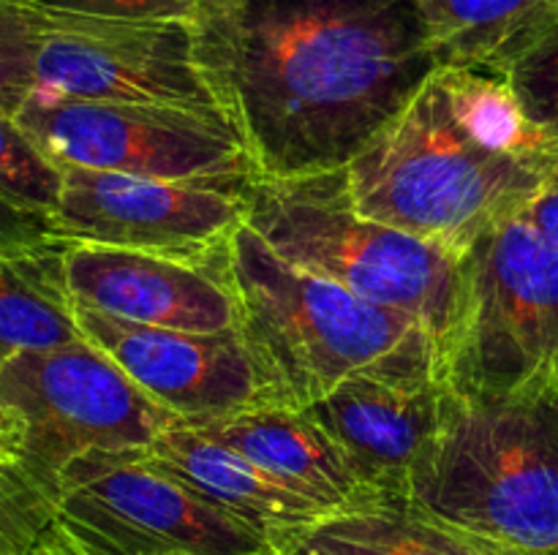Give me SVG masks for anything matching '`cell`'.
<instances>
[{"instance_id":"8992f818","label":"cell","mask_w":558,"mask_h":555,"mask_svg":"<svg viewBox=\"0 0 558 555\" xmlns=\"http://www.w3.org/2000/svg\"><path fill=\"white\" fill-rule=\"evenodd\" d=\"M16 123L60 169H98L240 194L256 180L243 139L218 107L87 101L33 90Z\"/></svg>"},{"instance_id":"ffe728a7","label":"cell","mask_w":558,"mask_h":555,"mask_svg":"<svg viewBox=\"0 0 558 555\" xmlns=\"http://www.w3.org/2000/svg\"><path fill=\"white\" fill-rule=\"evenodd\" d=\"M63 190V169L44 156L16 118L0 114V199L52 218Z\"/></svg>"},{"instance_id":"4fadbf2b","label":"cell","mask_w":558,"mask_h":555,"mask_svg":"<svg viewBox=\"0 0 558 555\" xmlns=\"http://www.w3.org/2000/svg\"><path fill=\"white\" fill-rule=\"evenodd\" d=\"M65 275L76 305L129 324L180 332L238 330V303L221 267L69 243Z\"/></svg>"},{"instance_id":"52a82bcc","label":"cell","mask_w":558,"mask_h":555,"mask_svg":"<svg viewBox=\"0 0 558 555\" xmlns=\"http://www.w3.org/2000/svg\"><path fill=\"white\" fill-rule=\"evenodd\" d=\"M558 379V245L523 215L463 254V310L447 386L505 395Z\"/></svg>"},{"instance_id":"4316f807","label":"cell","mask_w":558,"mask_h":555,"mask_svg":"<svg viewBox=\"0 0 558 555\" xmlns=\"http://www.w3.org/2000/svg\"><path fill=\"white\" fill-rule=\"evenodd\" d=\"M523 218H526L539 234H545L550 243L558 245V183L548 185V188L526 207Z\"/></svg>"},{"instance_id":"5bb4252c","label":"cell","mask_w":558,"mask_h":555,"mask_svg":"<svg viewBox=\"0 0 558 555\" xmlns=\"http://www.w3.org/2000/svg\"><path fill=\"white\" fill-rule=\"evenodd\" d=\"M447 381L357 375L308 411L379 498H407L409 477L434 441Z\"/></svg>"},{"instance_id":"6da1fadb","label":"cell","mask_w":558,"mask_h":555,"mask_svg":"<svg viewBox=\"0 0 558 555\" xmlns=\"http://www.w3.org/2000/svg\"><path fill=\"white\" fill-rule=\"evenodd\" d=\"M189 25L256 177L347 169L439 69L417 0H216Z\"/></svg>"},{"instance_id":"30bf717a","label":"cell","mask_w":558,"mask_h":555,"mask_svg":"<svg viewBox=\"0 0 558 555\" xmlns=\"http://www.w3.org/2000/svg\"><path fill=\"white\" fill-rule=\"evenodd\" d=\"M243 221L240 190L82 166H63L52 212L54 234L65 243L142 250L202 267H221L229 237Z\"/></svg>"},{"instance_id":"83f0119b","label":"cell","mask_w":558,"mask_h":555,"mask_svg":"<svg viewBox=\"0 0 558 555\" xmlns=\"http://www.w3.org/2000/svg\"><path fill=\"white\" fill-rule=\"evenodd\" d=\"M16 460V446H14V435H11L9 422H5L3 411H0V471L9 466H14Z\"/></svg>"},{"instance_id":"277c9868","label":"cell","mask_w":558,"mask_h":555,"mask_svg":"<svg viewBox=\"0 0 558 555\" xmlns=\"http://www.w3.org/2000/svg\"><path fill=\"white\" fill-rule=\"evenodd\" d=\"M407 498L532 555H558V379L505 395L445 390Z\"/></svg>"},{"instance_id":"7402d4cb","label":"cell","mask_w":558,"mask_h":555,"mask_svg":"<svg viewBox=\"0 0 558 555\" xmlns=\"http://www.w3.org/2000/svg\"><path fill=\"white\" fill-rule=\"evenodd\" d=\"M54 511V482L25 462L0 471V555H20Z\"/></svg>"},{"instance_id":"3957f363","label":"cell","mask_w":558,"mask_h":555,"mask_svg":"<svg viewBox=\"0 0 558 555\" xmlns=\"http://www.w3.org/2000/svg\"><path fill=\"white\" fill-rule=\"evenodd\" d=\"M221 272L278 406L308 408L357 375L445 381L439 343L423 321L300 270L245 221L229 237Z\"/></svg>"},{"instance_id":"d6986e66","label":"cell","mask_w":558,"mask_h":555,"mask_svg":"<svg viewBox=\"0 0 558 555\" xmlns=\"http://www.w3.org/2000/svg\"><path fill=\"white\" fill-rule=\"evenodd\" d=\"M439 69L507 74L558 22V0H417Z\"/></svg>"},{"instance_id":"d4e9b609","label":"cell","mask_w":558,"mask_h":555,"mask_svg":"<svg viewBox=\"0 0 558 555\" xmlns=\"http://www.w3.org/2000/svg\"><path fill=\"white\" fill-rule=\"evenodd\" d=\"M52 218L0 199V243H27V239L52 237Z\"/></svg>"},{"instance_id":"f1b7e54d","label":"cell","mask_w":558,"mask_h":555,"mask_svg":"<svg viewBox=\"0 0 558 555\" xmlns=\"http://www.w3.org/2000/svg\"><path fill=\"white\" fill-rule=\"evenodd\" d=\"M76 536H80V533H76ZM82 539V536H80ZM82 542H85V539H82ZM87 544V542H85ZM87 547H90L93 550V553H96V555H112V553H104V550H98V547H93V544H87ZM270 555H278V553H270Z\"/></svg>"},{"instance_id":"7c38bea8","label":"cell","mask_w":558,"mask_h":555,"mask_svg":"<svg viewBox=\"0 0 558 555\" xmlns=\"http://www.w3.org/2000/svg\"><path fill=\"white\" fill-rule=\"evenodd\" d=\"M93 346L180 422H205L251 406L278 403L240 330L180 332L112 319L76 305Z\"/></svg>"},{"instance_id":"ba28073f","label":"cell","mask_w":558,"mask_h":555,"mask_svg":"<svg viewBox=\"0 0 558 555\" xmlns=\"http://www.w3.org/2000/svg\"><path fill=\"white\" fill-rule=\"evenodd\" d=\"M0 411L16 460L49 482L82 455L150 449L180 422L87 337L9 359L0 368Z\"/></svg>"},{"instance_id":"2e32d148","label":"cell","mask_w":558,"mask_h":555,"mask_svg":"<svg viewBox=\"0 0 558 555\" xmlns=\"http://www.w3.org/2000/svg\"><path fill=\"white\" fill-rule=\"evenodd\" d=\"M278 555H532L439 520L409 498L330 511L270 536Z\"/></svg>"},{"instance_id":"5b68a950","label":"cell","mask_w":558,"mask_h":555,"mask_svg":"<svg viewBox=\"0 0 558 555\" xmlns=\"http://www.w3.org/2000/svg\"><path fill=\"white\" fill-rule=\"evenodd\" d=\"M245 223L300 270L423 321L447 362L463 310V256L357 210L347 172L256 177Z\"/></svg>"},{"instance_id":"cb8c5ba5","label":"cell","mask_w":558,"mask_h":555,"mask_svg":"<svg viewBox=\"0 0 558 555\" xmlns=\"http://www.w3.org/2000/svg\"><path fill=\"white\" fill-rule=\"evenodd\" d=\"M31 3L52 11H71V14L112 16V20L191 22L216 0H31Z\"/></svg>"},{"instance_id":"9c48e42d","label":"cell","mask_w":558,"mask_h":555,"mask_svg":"<svg viewBox=\"0 0 558 555\" xmlns=\"http://www.w3.org/2000/svg\"><path fill=\"white\" fill-rule=\"evenodd\" d=\"M54 511L112 555H270V539L213 506L142 452L82 455L54 479Z\"/></svg>"},{"instance_id":"e0dca14e","label":"cell","mask_w":558,"mask_h":555,"mask_svg":"<svg viewBox=\"0 0 558 555\" xmlns=\"http://www.w3.org/2000/svg\"><path fill=\"white\" fill-rule=\"evenodd\" d=\"M142 457L267 539L283 528L330 515L325 506L292 493L243 455L183 422L158 435Z\"/></svg>"},{"instance_id":"603a6c76","label":"cell","mask_w":558,"mask_h":555,"mask_svg":"<svg viewBox=\"0 0 558 555\" xmlns=\"http://www.w3.org/2000/svg\"><path fill=\"white\" fill-rule=\"evenodd\" d=\"M523 114L558 139V22L507 71Z\"/></svg>"},{"instance_id":"8fae6325","label":"cell","mask_w":558,"mask_h":555,"mask_svg":"<svg viewBox=\"0 0 558 555\" xmlns=\"http://www.w3.org/2000/svg\"><path fill=\"white\" fill-rule=\"evenodd\" d=\"M36 90L87 101L216 107L196 65L189 22L112 20L52 9H41Z\"/></svg>"},{"instance_id":"9a60e30c","label":"cell","mask_w":558,"mask_h":555,"mask_svg":"<svg viewBox=\"0 0 558 555\" xmlns=\"http://www.w3.org/2000/svg\"><path fill=\"white\" fill-rule=\"evenodd\" d=\"M189 428L234 449L278 484L327 511L379 501V495L365 488L341 446L303 408L265 403L227 417L191 422Z\"/></svg>"},{"instance_id":"ac0fdd59","label":"cell","mask_w":558,"mask_h":555,"mask_svg":"<svg viewBox=\"0 0 558 555\" xmlns=\"http://www.w3.org/2000/svg\"><path fill=\"white\" fill-rule=\"evenodd\" d=\"M58 234L0 243V368L27 351L85 341Z\"/></svg>"},{"instance_id":"484cf974","label":"cell","mask_w":558,"mask_h":555,"mask_svg":"<svg viewBox=\"0 0 558 555\" xmlns=\"http://www.w3.org/2000/svg\"><path fill=\"white\" fill-rule=\"evenodd\" d=\"M20 555H96L63 520L58 511H52L41 531L33 536V542Z\"/></svg>"},{"instance_id":"44dd1931","label":"cell","mask_w":558,"mask_h":555,"mask_svg":"<svg viewBox=\"0 0 558 555\" xmlns=\"http://www.w3.org/2000/svg\"><path fill=\"white\" fill-rule=\"evenodd\" d=\"M41 9L31 0H0V114L16 118L36 90Z\"/></svg>"},{"instance_id":"7a4b0ae2","label":"cell","mask_w":558,"mask_h":555,"mask_svg":"<svg viewBox=\"0 0 558 555\" xmlns=\"http://www.w3.org/2000/svg\"><path fill=\"white\" fill-rule=\"evenodd\" d=\"M343 172L363 215L463 256L558 183V139L501 71L436 69Z\"/></svg>"}]
</instances>
